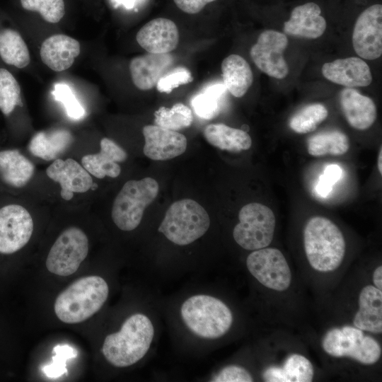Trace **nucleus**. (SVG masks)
Listing matches in <instances>:
<instances>
[{
	"instance_id": "obj_1",
	"label": "nucleus",
	"mask_w": 382,
	"mask_h": 382,
	"mask_svg": "<svg viewBox=\"0 0 382 382\" xmlns=\"http://www.w3.org/2000/svg\"><path fill=\"white\" fill-rule=\"evenodd\" d=\"M154 335L151 320L144 314H134L125 320L120 331L105 338L103 354L114 366H129L145 356Z\"/></svg>"
},
{
	"instance_id": "obj_2",
	"label": "nucleus",
	"mask_w": 382,
	"mask_h": 382,
	"mask_svg": "<svg viewBox=\"0 0 382 382\" xmlns=\"http://www.w3.org/2000/svg\"><path fill=\"white\" fill-rule=\"evenodd\" d=\"M108 293V285L102 277L79 278L57 296L54 305V313L65 323L83 322L101 308Z\"/></svg>"
},
{
	"instance_id": "obj_3",
	"label": "nucleus",
	"mask_w": 382,
	"mask_h": 382,
	"mask_svg": "<svg viewBox=\"0 0 382 382\" xmlns=\"http://www.w3.org/2000/svg\"><path fill=\"white\" fill-rule=\"evenodd\" d=\"M304 250L310 265L319 272L336 270L345 253V241L341 231L330 219L313 216L303 231Z\"/></svg>"
},
{
	"instance_id": "obj_4",
	"label": "nucleus",
	"mask_w": 382,
	"mask_h": 382,
	"mask_svg": "<svg viewBox=\"0 0 382 382\" xmlns=\"http://www.w3.org/2000/svg\"><path fill=\"white\" fill-rule=\"evenodd\" d=\"M180 314L186 326L195 335L206 339H216L230 329L233 316L229 308L214 296L198 294L185 300Z\"/></svg>"
},
{
	"instance_id": "obj_5",
	"label": "nucleus",
	"mask_w": 382,
	"mask_h": 382,
	"mask_svg": "<svg viewBox=\"0 0 382 382\" xmlns=\"http://www.w3.org/2000/svg\"><path fill=\"white\" fill-rule=\"evenodd\" d=\"M209 225L204 207L193 199H183L168 207L158 231L172 243L186 245L202 237Z\"/></svg>"
},
{
	"instance_id": "obj_6",
	"label": "nucleus",
	"mask_w": 382,
	"mask_h": 382,
	"mask_svg": "<svg viewBox=\"0 0 382 382\" xmlns=\"http://www.w3.org/2000/svg\"><path fill=\"white\" fill-rule=\"evenodd\" d=\"M158 188L157 181L149 177L126 182L112 204L111 216L115 224L125 231L135 229L145 209L156 198Z\"/></svg>"
},
{
	"instance_id": "obj_7",
	"label": "nucleus",
	"mask_w": 382,
	"mask_h": 382,
	"mask_svg": "<svg viewBox=\"0 0 382 382\" xmlns=\"http://www.w3.org/2000/svg\"><path fill=\"white\" fill-rule=\"evenodd\" d=\"M238 219L233 236L241 248L255 250L270 244L276 226V218L270 208L258 202L247 204L241 209Z\"/></svg>"
},
{
	"instance_id": "obj_8",
	"label": "nucleus",
	"mask_w": 382,
	"mask_h": 382,
	"mask_svg": "<svg viewBox=\"0 0 382 382\" xmlns=\"http://www.w3.org/2000/svg\"><path fill=\"white\" fill-rule=\"evenodd\" d=\"M323 349L335 357H348L364 364H373L380 358L381 348L362 330L349 325L330 330L322 341Z\"/></svg>"
},
{
	"instance_id": "obj_9",
	"label": "nucleus",
	"mask_w": 382,
	"mask_h": 382,
	"mask_svg": "<svg viewBox=\"0 0 382 382\" xmlns=\"http://www.w3.org/2000/svg\"><path fill=\"white\" fill-rule=\"evenodd\" d=\"M88 253V239L79 228L71 226L57 238L47 255V269L54 274L66 277L79 269Z\"/></svg>"
},
{
	"instance_id": "obj_10",
	"label": "nucleus",
	"mask_w": 382,
	"mask_h": 382,
	"mask_svg": "<svg viewBox=\"0 0 382 382\" xmlns=\"http://www.w3.org/2000/svg\"><path fill=\"white\" fill-rule=\"evenodd\" d=\"M33 218L28 209L15 202L0 206V255H12L30 241Z\"/></svg>"
},
{
	"instance_id": "obj_11",
	"label": "nucleus",
	"mask_w": 382,
	"mask_h": 382,
	"mask_svg": "<svg viewBox=\"0 0 382 382\" xmlns=\"http://www.w3.org/2000/svg\"><path fill=\"white\" fill-rule=\"evenodd\" d=\"M246 265L250 274L267 288L282 291L290 286V268L282 252L277 248L255 250L248 255Z\"/></svg>"
},
{
	"instance_id": "obj_12",
	"label": "nucleus",
	"mask_w": 382,
	"mask_h": 382,
	"mask_svg": "<svg viewBox=\"0 0 382 382\" xmlns=\"http://www.w3.org/2000/svg\"><path fill=\"white\" fill-rule=\"evenodd\" d=\"M287 45L288 39L284 34L266 30L252 46L250 57L261 71L275 79H284L289 73L283 54Z\"/></svg>"
},
{
	"instance_id": "obj_13",
	"label": "nucleus",
	"mask_w": 382,
	"mask_h": 382,
	"mask_svg": "<svg viewBox=\"0 0 382 382\" xmlns=\"http://www.w3.org/2000/svg\"><path fill=\"white\" fill-rule=\"evenodd\" d=\"M356 53L363 59L373 60L382 54V6L366 8L356 21L352 34Z\"/></svg>"
},
{
	"instance_id": "obj_14",
	"label": "nucleus",
	"mask_w": 382,
	"mask_h": 382,
	"mask_svg": "<svg viewBox=\"0 0 382 382\" xmlns=\"http://www.w3.org/2000/svg\"><path fill=\"white\" fill-rule=\"evenodd\" d=\"M46 174L60 185V195L66 201L71 200L75 192L88 191L93 184L91 174L72 158L54 160L46 169Z\"/></svg>"
},
{
	"instance_id": "obj_15",
	"label": "nucleus",
	"mask_w": 382,
	"mask_h": 382,
	"mask_svg": "<svg viewBox=\"0 0 382 382\" xmlns=\"http://www.w3.org/2000/svg\"><path fill=\"white\" fill-rule=\"evenodd\" d=\"M142 133L145 141L144 154L151 160H169L186 150L187 139L177 131L149 125L143 127Z\"/></svg>"
},
{
	"instance_id": "obj_16",
	"label": "nucleus",
	"mask_w": 382,
	"mask_h": 382,
	"mask_svg": "<svg viewBox=\"0 0 382 382\" xmlns=\"http://www.w3.org/2000/svg\"><path fill=\"white\" fill-rule=\"evenodd\" d=\"M136 39L149 53H170L178 45L179 32L173 21L158 18L143 25L137 33Z\"/></svg>"
},
{
	"instance_id": "obj_17",
	"label": "nucleus",
	"mask_w": 382,
	"mask_h": 382,
	"mask_svg": "<svg viewBox=\"0 0 382 382\" xmlns=\"http://www.w3.org/2000/svg\"><path fill=\"white\" fill-rule=\"evenodd\" d=\"M173 62V56L170 53L148 52L133 58L129 65L133 83L141 91L152 89L171 68Z\"/></svg>"
},
{
	"instance_id": "obj_18",
	"label": "nucleus",
	"mask_w": 382,
	"mask_h": 382,
	"mask_svg": "<svg viewBox=\"0 0 382 382\" xmlns=\"http://www.w3.org/2000/svg\"><path fill=\"white\" fill-rule=\"evenodd\" d=\"M322 74L328 80L349 88L367 86L372 81L368 64L354 57L325 63Z\"/></svg>"
},
{
	"instance_id": "obj_19",
	"label": "nucleus",
	"mask_w": 382,
	"mask_h": 382,
	"mask_svg": "<svg viewBox=\"0 0 382 382\" xmlns=\"http://www.w3.org/2000/svg\"><path fill=\"white\" fill-rule=\"evenodd\" d=\"M99 153L82 157V166L97 178L102 179L105 176L117 178L121 172L118 163L127 159V153L115 141L106 137L101 139Z\"/></svg>"
},
{
	"instance_id": "obj_20",
	"label": "nucleus",
	"mask_w": 382,
	"mask_h": 382,
	"mask_svg": "<svg viewBox=\"0 0 382 382\" xmlns=\"http://www.w3.org/2000/svg\"><path fill=\"white\" fill-rule=\"evenodd\" d=\"M81 45L76 39L64 34H56L42 43L40 54L42 62L54 71L70 68L79 55Z\"/></svg>"
},
{
	"instance_id": "obj_21",
	"label": "nucleus",
	"mask_w": 382,
	"mask_h": 382,
	"mask_svg": "<svg viewBox=\"0 0 382 382\" xmlns=\"http://www.w3.org/2000/svg\"><path fill=\"white\" fill-rule=\"evenodd\" d=\"M320 8L313 2L295 7L290 18L284 23V31L290 35L316 39L320 37L325 28L326 21L320 16Z\"/></svg>"
},
{
	"instance_id": "obj_22",
	"label": "nucleus",
	"mask_w": 382,
	"mask_h": 382,
	"mask_svg": "<svg viewBox=\"0 0 382 382\" xmlns=\"http://www.w3.org/2000/svg\"><path fill=\"white\" fill-rule=\"evenodd\" d=\"M342 112L353 128L365 130L375 122L377 116L374 101L352 88H346L340 93Z\"/></svg>"
},
{
	"instance_id": "obj_23",
	"label": "nucleus",
	"mask_w": 382,
	"mask_h": 382,
	"mask_svg": "<svg viewBox=\"0 0 382 382\" xmlns=\"http://www.w3.org/2000/svg\"><path fill=\"white\" fill-rule=\"evenodd\" d=\"M33 163L16 149L0 150V183L8 188L21 189L32 178Z\"/></svg>"
},
{
	"instance_id": "obj_24",
	"label": "nucleus",
	"mask_w": 382,
	"mask_h": 382,
	"mask_svg": "<svg viewBox=\"0 0 382 382\" xmlns=\"http://www.w3.org/2000/svg\"><path fill=\"white\" fill-rule=\"evenodd\" d=\"M354 325L362 330L373 333L382 332V292L372 285L364 286L359 296V310Z\"/></svg>"
},
{
	"instance_id": "obj_25",
	"label": "nucleus",
	"mask_w": 382,
	"mask_h": 382,
	"mask_svg": "<svg viewBox=\"0 0 382 382\" xmlns=\"http://www.w3.org/2000/svg\"><path fill=\"white\" fill-rule=\"evenodd\" d=\"M73 137L66 129L58 128L36 133L28 144L30 152L45 161H52L71 144Z\"/></svg>"
},
{
	"instance_id": "obj_26",
	"label": "nucleus",
	"mask_w": 382,
	"mask_h": 382,
	"mask_svg": "<svg viewBox=\"0 0 382 382\" xmlns=\"http://www.w3.org/2000/svg\"><path fill=\"white\" fill-rule=\"evenodd\" d=\"M221 71L226 88L235 97L243 96L253 83L250 66L238 54H233L226 57L221 63Z\"/></svg>"
},
{
	"instance_id": "obj_27",
	"label": "nucleus",
	"mask_w": 382,
	"mask_h": 382,
	"mask_svg": "<svg viewBox=\"0 0 382 382\" xmlns=\"http://www.w3.org/2000/svg\"><path fill=\"white\" fill-rule=\"evenodd\" d=\"M203 134L213 146L230 152L248 150L252 145L251 137L246 132L221 123L207 125Z\"/></svg>"
},
{
	"instance_id": "obj_28",
	"label": "nucleus",
	"mask_w": 382,
	"mask_h": 382,
	"mask_svg": "<svg viewBox=\"0 0 382 382\" xmlns=\"http://www.w3.org/2000/svg\"><path fill=\"white\" fill-rule=\"evenodd\" d=\"M267 382H310L313 377L311 361L303 355H290L282 366H270L263 373Z\"/></svg>"
},
{
	"instance_id": "obj_29",
	"label": "nucleus",
	"mask_w": 382,
	"mask_h": 382,
	"mask_svg": "<svg viewBox=\"0 0 382 382\" xmlns=\"http://www.w3.org/2000/svg\"><path fill=\"white\" fill-rule=\"evenodd\" d=\"M0 59L17 69H23L30 62V52L21 35L8 26H0Z\"/></svg>"
},
{
	"instance_id": "obj_30",
	"label": "nucleus",
	"mask_w": 382,
	"mask_h": 382,
	"mask_svg": "<svg viewBox=\"0 0 382 382\" xmlns=\"http://www.w3.org/2000/svg\"><path fill=\"white\" fill-rule=\"evenodd\" d=\"M349 149V140L347 136L338 130L317 133L307 141V151L313 156L343 155Z\"/></svg>"
},
{
	"instance_id": "obj_31",
	"label": "nucleus",
	"mask_w": 382,
	"mask_h": 382,
	"mask_svg": "<svg viewBox=\"0 0 382 382\" xmlns=\"http://www.w3.org/2000/svg\"><path fill=\"white\" fill-rule=\"evenodd\" d=\"M226 90L224 84L215 83L193 97L191 105L196 115L205 120L216 117L219 112V102Z\"/></svg>"
},
{
	"instance_id": "obj_32",
	"label": "nucleus",
	"mask_w": 382,
	"mask_h": 382,
	"mask_svg": "<svg viewBox=\"0 0 382 382\" xmlns=\"http://www.w3.org/2000/svg\"><path fill=\"white\" fill-rule=\"evenodd\" d=\"M22 106L20 85L12 73L0 67V111L10 117L18 107Z\"/></svg>"
},
{
	"instance_id": "obj_33",
	"label": "nucleus",
	"mask_w": 382,
	"mask_h": 382,
	"mask_svg": "<svg viewBox=\"0 0 382 382\" xmlns=\"http://www.w3.org/2000/svg\"><path fill=\"white\" fill-rule=\"evenodd\" d=\"M193 121L192 110L178 103L170 108L160 107L154 112V123L159 127L178 131L190 127Z\"/></svg>"
},
{
	"instance_id": "obj_34",
	"label": "nucleus",
	"mask_w": 382,
	"mask_h": 382,
	"mask_svg": "<svg viewBox=\"0 0 382 382\" xmlns=\"http://www.w3.org/2000/svg\"><path fill=\"white\" fill-rule=\"evenodd\" d=\"M328 115V110L323 105L310 104L296 112L290 118L289 125L296 133H309L314 131L326 119Z\"/></svg>"
},
{
	"instance_id": "obj_35",
	"label": "nucleus",
	"mask_w": 382,
	"mask_h": 382,
	"mask_svg": "<svg viewBox=\"0 0 382 382\" xmlns=\"http://www.w3.org/2000/svg\"><path fill=\"white\" fill-rule=\"evenodd\" d=\"M21 7L26 11L37 12L50 23H57L64 17V0H20Z\"/></svg>"
},
{
	"instance_id": "obj_36",
	"label": "nucleus",
	"mask_w": 382,
	"mask_h": 382,
	"mask_svg": "<svg viewBox=\"0 0 382 382\" xmlns=\"http://www.w3.org/2000/svg\"><path fill=\"white\" fill-rule=\"evenodd\" d=\"M52 362L42 370L50 378H58L67 372L66 361L77 356V350L68 345H57L53 348Z\"/></svg>"
},
{
	"instance_id": "obj_37",
	"label": "nucleus",
	"mask_w": 382,
	"mask_h": 382,
	"mask_svg": "<svg viewBox=\"0 0 382 382\" xmlns=\"http://www.w3.org/2000/svg\"><path fill=\"white\" fill-rule=\"evenodd\" d=\"M54 99L63 103L67 115L74 120H80L85 115V110L77 100L71 88L66 83H58L54 86Z\"/></svg>"
},
{
	"instance_id": "obj_38",
	"label": "nucleus",
	"mask_w": 382,
	"mask_h": 382,
	"mask_svg": "<svg viewBox=\"0 0 382 382\" xmlns=\"http://www.w3.org/2000/svg\"><path fill=\"white\" fill-rule=\"evenodd\" d=\"M192 76L189 69L178 66L169 69L158 81L156 87L161 93H170L180 85L192 81Z\"/></svg>"
},
{
	"instance_id": "obj_39",
	"label": "nucleus",
	"mask_w": 382,
	"mask_h": 382,
	"mask_svg": "<svg viewBox=\"0 0 382 382\" xmlns=\"http://www.w3.org/2000/svg\"><path fill=\"white\" fill-rule=\"evenodd\" d=\"M253 381L250 374L245 368L237 365L225 366L212 379L214 382H251Z\"/></svg>"
},
{
	"instance_id": "obj_40",
	"label": "nucleus",
	"mask_w": 382,
	"mask_h": 382,
	"mask_svg": "<svg viewBox=\"0 0 382 382\" xmlns=\"http://www.w3.org/2000/svg\"><path fill=\"white\" fill-rule=\"evenodd\" d=\"M341 174L342 170L339 166L336 164L328 166L317 183V193L321 197L328 196L332 191L334 184L340 179Z\"/></svg>"
},
{
	"instance_id": "obj_41",
	"label": "nucleus",
	"mask_w": 382,
	"mask_h": 382,
	"mask_svg": "<svg viewBox=\"0 0 382 382\" xmlns=\"http://www.w3.org/2000/svg\"><path fill=\"white\" fill-rule=\"evenodd\" d=\"M175 5L183 12L189 14L199 13L209 3L216 0H173Z\"/></svg>"
},
{
	"instance_id": "obj_42",
	"label": "nucleus",
	"mask_w": 382,
	"mask_h": 382,
	"mask_svg": "<svg viewBox=\"0 0 382 382\" xmlns=\"http://www.w3.org/2000/svg\"><path fill=\"white\" fill-rule=\"evenodd\" d=\"M373 282L375 287L382 290V267L378 266L376 268L373 274Z\"/></svg>"
},
{
	"instance_id": "obj_43",
	"label": "nucleus",
	"mask_w": 382,
	"mask_h": 382,
	"mask_svg": "<svg viewBox=\"0 0 382 382\" xmlns=\"http://www.w3.org/2000/svg\"><path fill=\"white\" fill-rule=\"evenodd\" d=\"M381 160H382V149L381 147L379 153H378V169L381 174L382 173Z\"/></svg>"
},
{
	"instance_id": "obj_44",
	"label": "nucleus",
	"mask_w": 382,
	"mask_h": 382,
	"mask_svg": "<svg viewBox=\"0 0 382 382\" xmlns=\"http://www.w3.org/2000/svg\"><path fill=\"white\" fill-rule=\"evenodd\" d=\"M117 1L121 2L125 5L127 8H132L134 6L135 0H116Z\"/></svg>"
}]
</instances>
